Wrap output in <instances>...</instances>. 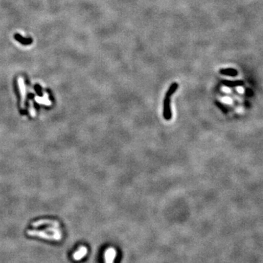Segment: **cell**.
<instances>
[{
  "mask_svg": "<svg viewBox=\"0 0 263 263\" xmlns=\"http://www.w3.org/2000/svg\"><path fill=\"white\" fill-rule=\"evenodd\" d=\"M178 88V84L177 83H173L172 85L170 86L169 89L167 90L166 95L164 96V112L163 116L164 118L166 120H170L172 117V113H171L170 109V101L171 96L174 94L176 90Z\"/></svg>",
  "mask_w": 263,
  "mask_h": 263,
  "instance_id": "obj_1",
  "label": "cell"
},
{
  "mask_svg": "<svg viewBox=\"0 0 263 263\" xmlns=\"http://www.w3.org/2000/svg\"><path fill=\"white\" fill-rule=\"evenodd\" d=\"M116 256V249L114 248H108L104 254L105 263H113Z\"/></svg>",
  "mask_w": 263,
  "mask_h": 263,
  "instance_id": "obj_2",
  "label": "cell"
},
{
  "mask_svg": "<svg viewBox=\"0 0 263 263\" xmlns=\"http://www.w3.org/2000/svg\"><path fill=\"white\" fill-rule=\"evenodd\" d=\"M28 235L32 236H39L40 238H45V239H51V240H55V237L53 235H49L47 234L44 231H37V230H28L27 231Z\"/></svg>",
  "mask_w": 263,
  "mask_h": 263,
  "instance_id": "obj_3",
  "label": "cell"
},
{
  "mask_svg": "<svg viewBox=\"0 0 263 263\" xmlns=\"http://www.w3.org/2000/svg\"><path fill=\"white\" fill-rule=\"evenodd\" d=\"M87 251H87V249H86V247H85V246H81V247H79V249H78V251H75V252L73 254V255H72L73 259L75 260H77V261L81 260L86 255Z\"/></svg>",
  "mask_w": 263,
  "mask_h": 263,
  "instance_id": "obj_4",
  "label": "cell"
},
{
  "mask_svg": "<svg viewBox=\"0 0 263 263\" xmlns=\"http://www.w3.org/2000/svg\"><path fill=\"white\" fill-rule=\"evenodd\" d=\"M221 74L224 75H228V76H236L238 72L235 70L232 69H227V70H221Z\"/></svg>",
  "mask_w": 263,
  "mask_h": 263,
  "instance_id": "obj_5",
  "label": "cell"
}]
</instances>
